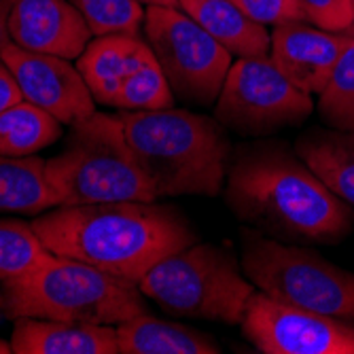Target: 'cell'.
Segmentation results:
<instances>
[{"label":"cell","mask_w":354,"mask_h":354,"mask_svg":"<svg viewBox=\"0 0 354 354\" xmlns=\"http://www.w3.org/2000/svg\"><path fill=\"white\" fill-rule=\"evenodd\" d=\"M9 352H13L11 344H7L5 339H0V354H9Z\"/></svg>","instance_id":"30"},{"label":"cell","mask_w":354,"mask_h":354,"mask_svg":"<svg viewBox=\"0 0 354 354\" xmlns=\"http://www.w3.org/2000/svg\"><path fill=\"white\" fill-rule=\"evenodd\" d=\"M174 104V91L153 51L127 75L113 102L119 111H159Z\"/></svg>","instance_id":"22"},{"label":"cell","mask_w":354,"mask_h":354,"mask_svg":"<svg viewBox=\"0 0 354 354\" xmlns=\"http://www.w3.org/2000/svg\"><path fill=\"white\" fill-rule=\"evenodd\" d=\"M346 32H348L350 37H354V13H352V21H350V28H348Z\"/></svg>","instance_id":"31"},{"label":"cell","mask_w":354,"mask_h":354,"mask_svg":"<svg viewBox=\"0 0 354 354\" xmlns=\"http://www.w3.org/2000/svg\"><path fill=\"white\" fill-rule=\"evenodd\" d=\"M242 270L261 293L297 308L354 320V274L312 248L244 234Z\"/></svg>","instance_id":"7"},{"label":"cell","mask_w":354,"mask_h":354,"mask_svg":"<svg viewBox=\"0 0 354 354\" xmlns=\"http://www.w3.org/2000/svg\"><path fill=\"white\" fill-rule=\"evenodd\" d=\"M9 37L26 51L77 59L93 35L71 0H11Z\"/></svg>","instance_id":"13"},{"label":"cell","mask_w":354,"mask_h":354,"mask_svg":"<svg viewBox=\"0 0 354 354\" xmlns=\"http://www.w3.org/2000/svg\"><path fill=\"white\" fill-rule=\"evenodd\" d=\"M32 227L49 252L136 284L162 259L198 242L196 230L178 208L155 202L55 206L41 212Z\"/></svg>","instance_id":"2"},{"label":"cell","mask_w":354,"mask_h":354,"mask_svg":"<svg viewBox=\"0 0 354 354\" xmlns=\"http://www.w3.org/2000/svg\"><path fill=\"white\" fill-rule=\"evenodd\" d=\"M119 354H218L221 346L206 333L170 320L140 314L117 325Z\"/></svg>","instance_id":"17"},{"label":"cell","mask_w":354,"mask_h":354,"mask_svg":"<svg viewBox=\"0 0 354 354\" xmlns=\"http://www.w3.org/2000/svg\"><path fill=\"white\" fill-rule=\"evenodd\" d=\"M151 51L138 35H104L87 43L77 57V68L100 104L113 106L117 93L138 64Z\"/></svg>","instance_id":"15"},{"label":"cell","mask_w":354,"mask_h":354,"mask_svg":"<svg viewBox=\"0 0 354 354\" xmlns=\"http://www.w3.org/2000/svg\"><path fill=\"white\" fill-rule=\"evenodd\" d=\"M318 113L333 130L354 132V37L350 35L335 68L318 93Z\"/></svg>","instance_id":"21"},{"label":"cell","mask_w":354,"mask_h":354,"mask_svg":"<svg viewBox=\"0 0 354 354\" xmlns=\"http://www.w3.org/2000/svg\"><path fill=\"white\" fill-rule=\"evenodd\" d=\"M145 37L176 98L208 106L216 102L234 55L178 7L147 5Z\"/></svg>","instance_id":"8"},{"label":"cell","mask_w":354,"mask_h":354,"mask_svg":"<svg viewBox=\"0 0 354 354\" xmlns=\"http://www.w3.org/2000/svg\"><path fill=\"white\" fill-rule=\"evenodd\" d=\"M9 11H11V0H0V51H3L9 43Z\"/></svg>","instance_id":"28"},{"label":"cell","mask_w":354,"mask_h":354,"mask_svg":"<svg viewBox=\"0 0 354 354\" xmlns=\"http://www.w3.org/2000/svg\"><path fill=\"white\" fill-rule=\"evenodd\" d=\"M62 136V121L32 102H17L0 113V155L28 157Z\"/></svg>","instance_id":"20"},{"label":"cell","mask_w":354,"mask_h":354,"mask_svg":"<svg viewBox=\"0 0 354 354\" xmlns=\"http://www.w3.org/2000/svg\"><path fill=\"white\" fill-rule=\"evenodd\" d=\"M136 282L55 252L19 278L3 282V310L9 318H47L64 323L121 325L147 304Z\"/></svg>","instance_id":"4"},{"label":"cell","mask_w":354,"mask_h":354,"mask_svg":"<svg viewBox=\"0 0 354 354\" xmlns=\"http://www.w3.org/2000/svg\"><path fill=\"white\" fill-rule=\"evenodd\" d=\"M15 354H119L117 327L17 318L11 337Z\"/></svg>","instance_id":"14"},{"label":"cell","mask_w":354,"mask_h":354,"mask_svg":"<svg viewBox=\"0 0 354 354\" xmlns=\"http://www.w3.org/2000/svg\"><path fill=\"white\" fill-rule=\"evenodd\" d=\"M55 206L45 159L0 155V214H41Z\"/></svg>","instance_id":"19"},{"label":"cell","mask_w":354,"mask_h":354,"mask_svg":"<svg viewBox=\"0 0 354 354\" xmlns=\"http://www.w3.org/2000/svg\"><path fill=\"white\" fill-rule=\"evenodd\" d=\"M21 100H24V95H21V89H19L13 73L9 71L7 64L0 59V113Z\"/></svg>","instance_id":"27"},{"label":"cell","mask_w":354,"mask_h":354,"mask_svg":"<svg viewBox=\"0 0 354 354\" xmlns=\"http://www.w3.org/2000/svg\"><path fill=\"white\" fill-rule=\"evenodd\" d=\"M295 153L329 191L354 208V132L331 127L304 134L295 145Z\"/></svg>","instance_id":"18"},{"label":"cell","mask_w":354,"mask_h":354,"mask_svg":"<svg viewBox=\"0 0 354 354\" xmlns=\"http://www.w3.org/2000/svg\"><path fill=\"white\" fill-rule=\"evenodd\" d=\"M0 59L13 73L24 100L51 113L62 125H75L95 113V98L71 59L26 51L13 43L0 51Z\"/></svg>","instance_id":"11"},{"label":"cell","mask_w":354,"mask_h":354,"mask_svg":"<svg viewBox=\"0 0 354 354\" xmlns=\"http://www.w3.org/2000/svg\"><path fill=\"white\" fill-rule=\"evenodd\" d=\"M236 5L266 28H276L288 21H308L301 0H236Z\"/></svg>","instance_id":"25"},{"label":"cell","mask_w":354,"mask_h":354,"mask_svg":"<svg viewBox=\"0 0 354 354\" xmlns=\"http://www.w3.org/2000/svg\"><path fill=\"white\" fill-rule=\"evenodd\" d=\"M178 9L200 24L232 55H270L272 35L266 26L250 19L236 0H176Z\"/></svg>","instance_id":"16"},{"label":"cell","mask_w":354,"mask_h":354,"mask_svg":"<svg viewBox=\"0 0 354 354\" xmlns=\"http://www.w3.org/2000/svg\"><path fill=\"white\" fill-rule=\"evenodd\" d=\"M301 5L308 13V21L318 28L333 32H346L350 28L354 0H301Z\"/></svg>","instance_id":"26"},{"label":"cell","mask_w":354,"mask_h":354,"mask_svg":"<svg viewBox=\"0 0 354 354\" xmlns=\"http://www.w3.org/2000/svg\"><path fill=\"white\" fill-rule=\"evenodd\" d=\"M71 5L85 17L93 37L138 35L145 24L140 0H71Z\"/></svg>","instance_id":"24"},{"label":"cell","mask_w":354,"mask_h":354,"mask_svg":"<svg viewBox=\"0 0 354 354\" xmlns=\"http://www.w3.org/2000/svg\"><path fill=\"white\" fill-rule=\"evenodd\" d=\"M32 223L0 218V282L24 276L47 254Z\"/></svg>","instance_id":"23"},{"label":"cell","mask_w":354,"mask_h":354,"mask_svg":"<svg viewBox=\"0 0 354 354\" xmlns=\"http://www.w3.org/2000/svg\"><path fill=\"white\" fill-rule=\"evenodd\" d=\"M0 314H3V295H0Z\"/></svg>","instance_id":"32"},{"label":"cell","mask_w":354,"mask_h":354,"mask_svg":"<svg viewBox=\"0 0 354 354\" xmlns=\"http://www.w3.org/2000/svg\"><path fill=\"white\" fill-rule=\"evenodd\" d=\"M240 325L266 354H354V320L282 304L261 291L250 295Z\"/></svg>","instance_id":"10"},{"label":"cell","mask_w":354,"mask_h":354,"mask_svg":"<svg viewBox=\"0 0 354 354\" xmlns=\"http://www.w3.org/2000/svg\"><path fill=\"white\" fill-rule=\"evenodd\" d=\"M123 132L157 200L216 198L227 180L232 145L223 125L183 109L121 113Z\"/></svg>","instance_id":"3"},{"label":"cell","mask_w":354,"mask_h":354,"mask_svg":"<svg viewBox=\"0 0 354 354\" xmlns=\"http://www.w3.org/2000/svg\"><path fill=\"white\" fill-rule=\"evenodd\" d=\"M45 176L57 206L157 200L119 115L93 113L71 125L64 151L45 162Z\"/></svg>","instance_id":"5"},{"label":"cell","mask_w":354,"mask_h":354,"mask_svg":"<svg viewBox=\"0 0 354 354\" xmlns=\"http://www.w3.org/2000/svg\"><path fill=\"white\" fill-rule=\"evenodd\" d=\"M138 288L174 316L223 325H240L254 293L232 250L198 242L153 266Z\"/></svg>","instance_id":"6"},{"label":"cell","mask_w":354,"mask_h":354,"mask_svg":"<svg viewBox=\"0 0 354 354\" xmlns=\"http://www.w3.org/2000/svg\"><path fill=\"white\" fill-rule=\"evenodd\" d=\"M270 57L278 71L306 93H320L348 43L346 32L318 28L312 21H288L272 32Z\"/></svg>","instance_id":"12"},{"label":"cell","mask_w":354,"mask_h":354,"mask_svg":"<svg viewBox=\"0 0 354 354\" xmlns=\"http://www.w3.org/2000/svg\"><path fill=\"white\" fill-rule=\"evenodd\" d=\"M312 95L297 89L270 55L238 57L216 98V121L242 136H266L299 125L312 113Z\"/></svg>","instance_id":"9"},{"label":"cell","mask_w":354,"mask_h":354,"mask_svg":"<svg viewBox=\"0 0 354 354\" xmlns=\"http://www.w3.org/2000/svg\"><path fill=\"white\" fill-rule=\"evenodd\" d=\"M225 200L234 216L270 238L293 244H335L354 210L284 145H250L227 170Z\"/></svg>","instance_id":"1"},{"label":"cell","mask_w":354,"mask_h":354,"mask_svg":"<svg viewBox=\"0 0 354 354\" xmlns=\"http://www.w3.org/2000/svg\"><path fill=\"white\" fill-rule=\"evenodd\" d=\"M142 5H166V7H178L176 0H140Z\"/></svg>","instance_id":"29"}]
</instances>
